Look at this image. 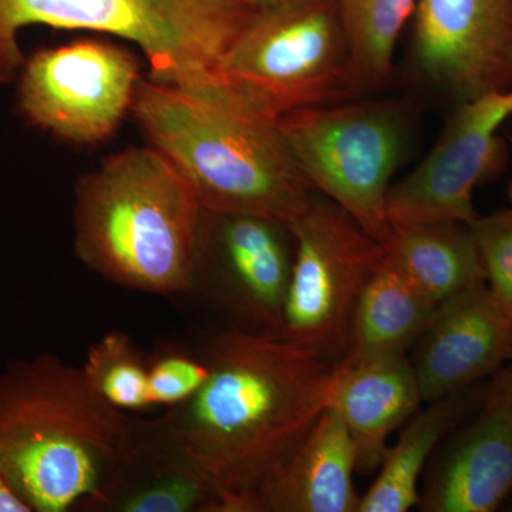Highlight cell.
Here are the masks:
<instances>
[{
    "label": "cell",
    "mask_w": 512,
    "mask_h": 512,
    "mask_svg": "<svg viewBox=\"0 0 512 512\" xmlns=\"http://www.w3.org/2000/svg\"><path fill=\"white\" fill-rule=\"evenodd\" d=\"M487 382L424 403L426 407L407 420L399 440L387 451L357 512H406L419 507L421 476L431 457L441 441L476 409Z\"/></svg>",
    "instance_id": "17"
},
{
    "label": "cell",
    "mask_w": 512,
    "mask_h": 512,
    "mask_svg": "<svg viewBox=\"0 0 512 512\" xmlns=\"http://www.w3.org/2000/svg\"><path fill=\"white\" fill-rule=\"evenodd\" d=\"M483 262L485 282L512 322V207L470 224Z\"/></svg>",
    "instance_id": "23"
},
{
    "label": "cell",
    "mask_w": 512,
    "mask_h": 512,
    "mask_svg": "<svg viewBox=\"0 0 512 512\" xmlns=\"http://www.w3.org/2000/svg\"><path fill=\"white\" fill-rule=\"evenodd\" d=\"M508 365H510L511 369H512V350H511L510 360H508Z\"/></svg>",
    "instance_id": "28"
},
{
    "label": "cell",
    "mask_w": 512,
    "mask_h": 512,
    "mask_svg": "<svg viewBox=\"0 0 512 512\" xmlns=\"http://www.w3.org/2000/svg\"><path fill=\"white\" fill-rule=\"evenodd\" d=\"M82 372L94 392L114 409L137 413L150 407L147 360L127 333L113 330L90 346Z\"/></svg>",
    "instance_id": "22"
},
{
    "label": "cell",
    "mask_w": 512,
    "mask_h": 512,
    "mask_svg": "<svg viewBox=\"0 0 512 512\" xmlns=\"http://www.w3.org/2000/svg\"><path fill=\"white\" fill-rule=\"evenodd\" d=\"M384 258L434 305L485 281L470 224L419 222L392 225Z\"/></svg>",
    "instance_id": "18"
},
{
    "label": "cell",
    "mask_w": 512,
    "mask_h": 512,
    "mask_svg": "<svg viewBox=\"0 0 512 512\" xmlns=\"http://www.w3.org/2000/svg\"><path fill=\"white\" fill-rule=\"evenodd\" d=\"M357 458L348 427L333 409L320 414L288 457L265 478L258 512H357Z\"/></svg>",
    "instance_id": "16"
},
{
    "label": "cell",
    "mask_w": 512,
    "mask_h": 512,
    "mask_svg": "<svg viewBox=\"0 0 512 512\" xmlns=\"http://www.w3.org/2000/svg\"><path fill=\"white\" fill-rule=\"evenodd\" d=\"M148 365V403L151 406L177 407L200 392L210 377V366L202 357L168 350Z\"/></svg>",
    "instance_id": "24"
},
{
    "label": "cell",
    "mask_w": 512,
    "mask_h": 512,
    "mask_svg": "<svg viewBox=\"0 0 512 512\" xmlns=\"http://www.w3.org/2000/svg\"><path fill=\"white\" fill-rule=\"evenodd\" d=\"M410 121V104L402 100L326 104L278 119L313 190L352 215L380 244L392 231L387 195L409 146Z\"/></svg>",
    "instance_id": "7"
},
{
    "label": "cell",
    "mask_w": 512,
    "mask_h": 512,
    "mask_svg": "<svg viewBox=\"0 0 512 512\" xmlns=\"http://www.w3.org/2000/svg\"><path fill=\"white\" fill-rule=\"evenodd\" d=\"M19 110L33 127L66 143L96 146L131 113L140 64L127 50L101 40L50 47L20 70Z\"/></svg>",
    "instance_id": "9"
},
{
    "label": "cell",
    "mask_w": 512,
    "mask_h": 512,
    "mask_svg": "<svg viewBox=\"0 0 512 512\" xmlns=\"http://www.w3.org/2000/svg\"><path fill=\"white\" fill-rule=\"evenodd\" d=\"M412 363L424 403L483 383L507 365L512 322L487 282L439 303L416 343Z\"/></svg>",
    "instance_id": "14"
},
{
    "label": "cell",
    "mask_w": 512,
    "mask_h": 512,
    "mask_svg": "<svg viewBox=\"0 0 512 512\" xmlns=\"http://www.w3.org/2000/svg\"><path fill=\"white\" fill-rule=\"evenodd\" d=\"M107 511L222 512V504L211 478L174 446L163 426L156 443L128 470Z\"/></svg>",
    "instance_id": "20"
},
{
    "label": "cell",
    "mask_w": 512,
    "mask_h": 512,
    "mask_svg": "<svg viewBox=\"0 0 512 512\" xmlns=\"http://www.w3.org/2000/svg\"><path fill=\"white\" fill-rule=\"evenodd\" d=\"M413 56L458 103L512 87V0H417Z\"/></svg>",
    "instance_id": "11"
},
{
    "label": "cell",
    "mask_w": 512,
    "mask_h": 512,
    "mask_svg": "<svg viewBox=\"0 0 512 512\" xmlns=\"http://www.w3.org/2000/svg\"><path fill=\"white\" fill-rule=\"evenodd\" d=\"M348 37L350 66L357 92L389 82L397 40L417 0H336Z\"/></svg>",
    "instance_id": "21"
},
{
    "label": "cell",
    "mask_w": 512,
    "mask_h": 512,
    "mask_svg": "<svg viewBox=\"0 0 512 512\" xmlns=\"http://www.w3.org/2000/svg\"><path fill=\"white\" fill-rule=\"evenodd\" d=\"M508 200H510L512 205V181L510 183V187H508Z\"/></svg>",
    "instance_id": "27"
},
{
    "label": "cell",
    "mask_w": 512,
    "mask_h": 512,
    "mask_svg": "<svg viewBox=\"0 0 512 512\" xmlns=\"http://www.w3.org/2000/svg\"><path fill=\"white\" fill-rule=\"evenodd\" d=\"M161 420L121 412L52 353L0 370V471L32 512L107 511Z\"/></svg>",
    "instance_id": "2"
},
{
    "label": "cell",
    "mask_w": 512,
    "mask_h": 512,
    "mask_svg": "<svg viewBox=\"0 0 512 512\" xmlns=\"http://www.w3.org/2000/svg\"><path fill=\"white\" fill-rule=\"evenodd\" d=\"M210 377L160 419L211 478L222 512H258L266 477L330 407L336 363L281 336L222 330L204 345Z\"/></svg>",
    "instance_id": "1"
},
{
    "label": "cell",
    "mask_w": 512,
    "mask_h": 512,
    "mask_svg": "<svg viewBox=\"0 0 512 512\" xmlns=\"http://www.w3.org/2000/svg\"><path fill=\"white\" fill-rule=\"evenodd\" d=\"M220 76L274 119L352 96L350 49L338 3L256 5L222 59Z\"/></svg>",
    "instance_id": "6"
},
{
    "label": "cell",
    "mask_w": 512,
    "mask_h": 512,
    "mask_svg": "<svg viewBox=\"0 0 512 512\" xmlns=\"http://www.w3.org/2000/svg\"><path fill=\"white\" fill-rule=\"evenodd\" d=\"M131 114L205 212L258 215L289 227L315 197L278 119L221 77L194 84L141 80Z\"/></svg>",
    "instance_id": "3"
},
{
    "label": "cell",
    "mask_w": 512,
    "mask_h": 512,
    "mask_svg": "<svg viewBox=\"0 0 512 512\" xmlns=\"http://www.w3.org/2000/svg\"><path fill=\"white\" fill-rule=\"evenodd\" d=\"M202 221L200 201L173 163L156 148H128L77 184L74 249L113 284L180 295L197 282Z\"/></svg>",
    "instance_id": "4"
},
{
    "label": "cell",
    "mask_w": 512,
    "mask_h": 512,
    "mask_svg": "<svg viewBox=\"0 0 512 512\" xmlns=\"http://www.w3.org/2000/svg\"><path fill=\"white\" fill-rule=\"evenodd\" d=\"M202 221L200 254L208 258L211 291L241 325L279 336L293 262L284 222L258 215L211 214Z\"/></svg>",
    "instance_id": "13"
},
{
    "label": "cell",
    "mask_w": 512,
    "mask_h": 512,
    "mask_svg": "<svg viewBox=\"0 0 512 512\" xmlns=\"http://www.w3.org/2000/svg\"><path fill=\"white\" fill-rule=\"evenodd\" d=\"M255 8L256 0H0V84L22 70L18 33L33 25L130 40L157 82L215 79Z\"/></svg>",
    "instance_id": "5"
},
{
    "label": "cell",
    "mask_w": 512,
    "mask_h": 512,
    "mask_svg": "<svg viewBox=\"0 0 512 512\" xmlns=\"http://www.w3.org/2000/svg\"><path fill=\"white\" fill-rule=\"evenodd\" d=\"M436 306L384 258L357 302L348 348L338 363L406 353L426 330Z\"/></svg>",
    "instance_id": "19"
},
{
    "label": "cell",
    "mask_w": 512,
    "mask_h": 512,
    "mask_svg": "<svg viewBox=\"0 0 512 512\" xmlns=\"http://www.w3.org/2000/svg\"><path fill=\"white\" fill-rule=\"evenodd\" d=\"M292 2V0H256L258 6H275L282 5V3Z\"/></svg>",
    "instance_id": "26"
},
{
    "label": "cell",
    "mask_w": 512,
    "mask_h": 512,
    "mask_svg": "<svg viewBox=\"0 0 512 512\" xmlns=\"http://www.w3.org/2000/svg\"><path fill=\"white\" fill-rule=\"evenodd\" d=\"M424 404L406 353L336 363L330 409L339 414L355 444L357 473L379 470L387 441Z\"/></svg>",
    "instance_id": "15"
},
{
    "label": "cell",
    "mask_w": 512,
    "mask_h": 512,
    "mask_svg": "<svg viewBox=\"0 0 512 512\" xmlns=\"http://www.w3.org/2000/svg\"><path fill=\"white\" fill-rule=\"evenodd\" d=\"M289 229L293 262L279 336L338 363L357 302L382 265L383 245L318 194Z\"/></svg>",
    "instance_id": "8"
},
{
    "label": "cell",
    "mask_w": 512,
    "mask_h": 512,
    "mask_svg": "<svg viewBox=\"0 0 512 512\" xmlns=\"http://www.w3.org/2000/svg\"><path fill=\"white\" fill-rule=\"evenodd\" d=\"M512 494V369L490 377L470 420H463L431 457L420 511L493 512Z\"/></svg>",
    "instance_id": "12"
},
{
    "label": "cell",
    "mask_w": 512,
    "mask_h": 512,
    "mask_svg": "<svg viewBox=\"0 0 512 512\" xmlns=\"http://www.w3.org/2000/svg\"><path fill=\"white\" fill-rule=\"evenodd\" d=\"M0 512H32L12 490L2 471H0Z\"/></svg>",
    "instance_id": "25"
},
{
    "label": "cell",
    "mask_w": 512,
    "mask_h": 512,
    "mask_svg": "<svg viewBox=\"0 0 512 512\" xmlns=\"http://www.w3.org/2000/svg\"><path fill=\"white\" fill-rule=\"evenodd\" d=\"M511 116L512 87L460 103L429 156L390 188V227L476 220L474 188L500 167L503 150L497 131Z\"/></svg>",
    "instance_id": "10"
}]
</instances>
